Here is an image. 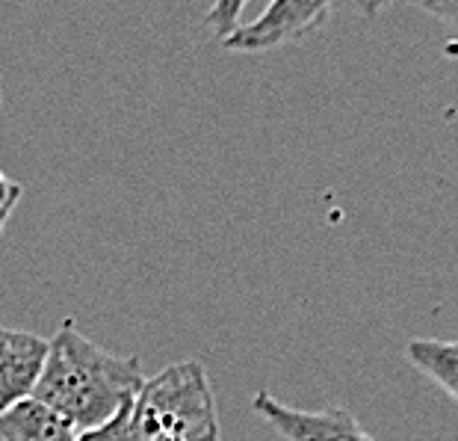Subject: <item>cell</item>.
Returning <instances> with one entry per match:
<instances>
[{
    "label": "cell",
    "mask_w": 458,
    "mask_h": 441,
    "mask_svg": "<svg viewBox=\"0 0 458 441\" xmlns=\"http://www.w3.org/2000/svg\"><path fill=\"white\" fill-rule=\"evenodd\" d=\"M331 4L317 0H272L263 13L249 24H240L237 33H231L222 48L231 54H263L272 51L278 45L299 42L310 33H317L319 27L328 22Z\"/></svg>",
    "instance_id": "cell-3"
},
{
    "label": "cell",
    "mask_w": 458,
    "mask_h": 441,
    "mask_svg": "<svg viewBox=\"0 0 458 441\" xmlns=\"http://www.w3.org/2000/svg\"><path fill=\"white\" fill-rule=\"evenodd\" d=\"M131 406H124L110 424H104L101 429H92V433H83L77 441H133V436H131Z\"/></svg>",
    "instance_id": "cell-9"
},
{
    "label": "cell",
    "mask_w": 458,
    "mask_h": 441,
    "mask_svg": "<svg viewBox=\"0 0 458 441\" xmlns=\"http://www.w3.org/2000/svg\"><path fill=\"white\" fill-rule=\"evenodd\" d=\"M133 441H219L216 394L201 361L187 359L145 379L131 406Z\"/></svg>",
    "instance_id": "cell-2"
},
{
    "label": "cell",
    "mask_w": 458,
    "mask_h": 441,
    "mask_svg": "<svg viewBox=\"0 0 458 441\" xmlns=\"http://www.w3.org/2000/svg\"><path fill=\"white\" fill-rule=\"evenodd\" d=\"M81 433L36 397L0 411V441H77Z\"/></svg>",
    "instance_id": "cell-6"
},
{
    "label": "cell",
    "mask_w": 458,
    "mask_h": 441,
    "mask_svg": "<svg viewBox=\"0 0 458 441\" xmlns=\"http://www.w3.org/2000/svg\"><path fill=\"white\" fill-rule=\"evenodd\" d=\"M251 411L267 420L284 441H376L344 406L296 409L281 403L269 391H258L251 397Z\"/></svg>",
    "instance_id": "cell-4"
},
{
    "label": "cell",
    "mask_w": 458,
    "mask_h": 441,
    "mask_svg": "<svg viewBox=\"0 0 458 441\" xmlns=\"http://www.w3.org/2000/svg\"><path fill=\"white\" fill-rule=\"evenodd\" d=\"M21 195H24L21 184L13 181L4 169H0V234L6 231L9 217H13V213H15L18 202H21Z\"/></svg>",
    "instance_id": "cell-10"
},
{
    "label": "cell",
    "mask_w": 458,
    "mask_h": 441,
    "mask_svg": "<svg viewBox=\"0 0 458 441\" xmlns=\"http://www.w3.org/2000/svg\"><path fill=\"white\" fill-rule=\"evenodd\" d=\"M242 9H246V4H240V0H233V4H225V0H222V4H216L208 15H204V24H208L210 30H216L219 42H225L231 33L240 30Z\"/></svg>",
    "instance_id": "cell-8"
},
{
    "label": "cell",
    "mask_w": 458,
    "mask_h": 441,
    "mask_svg": "<svg viewBox=\"0 0 458 441\" xmlns=\"http://www.w3.org/2000/svg\"><path fill=\"white\" fill-rule=\"evenodd\" d=\"M408 361L446 391L458 403V341L446 338H414L405 347Z\"/></svg>",
    "instance_id": "cell-7"
},
{
    "label": "cell",
    "mask_w": 458,
    "mask_h": 441,
    "mask_svg": "<svg viewBox=\"0 0 458 441\" xmlns=\"http://www.w3.org/2000/svg\"><path fill=\"white\" fill-rule=\"evenodd\" d=\"M0 104H4V81H0Z\"/></svg>",
    "instance_id": "cell-12"
},
{
    "label": "cell",
    "mask_w": 458,
    "mask_h": 441,
    "mask_svg": "<svg viewBox=\"0 0 458 441\" xmlns=\"http://www.w3.org/2000/svg\"><path fill=\"white\" fill-rule=\"evenodd\" d=\"M414 9H420L426 15L441 18V22L458 27V0H450V4H414Z\"/></svg>",
    "instance_id": "cell-11"
},
{
    "label": "cell",
    "mask_w": 458,
    "mask_h": 441,
    "mask_svg": "<svg viewBox=\"0 0 458 441\" xmlns=\"http://www.w3.org/2000/svg\"><path fill=\"white\" fill-rule=\"evenodd\" d=\"M47 359V338L0 326V411L33 397Z\"/></svg>",
    "instance_id": "cell-5"
},
{
    "label": "cell",
    "mask_w": 458,
    "mask_h": 441,
    "mask_svg": "<svg viewBox=\"0 0 458 441\" xmlns=\"http://www.w3.org/2000/svg\"><path fill=\"white\" fill-rule=\"evenodd\" d=\"M142 385L140 359L104 350L86 338L74 320H63L47 338L45 370L33 397L83 436L110 424L133 403Z\"/></svg>",
    "instance_id": "cell-1"
}]
</instances>
